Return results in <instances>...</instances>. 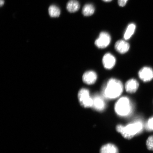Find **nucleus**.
Wrapping results in <instances>:
<instances>
[{
	"label": "nucleus",
	"instance_id": "nucleus-1",
	"mask_svg": "<svg viewBox=\"0 0 153 153\" xmlns=\"http://www.w3.org/2000/svg\"><path fill=\"white\" fill-rule=\"evenodd\" d=\"M123 85L119 80L114 79L109 80L103 86L102 96L105 98L114 99L119 97L123 91Z\"/></svg>",
	"mask_w": 153,
	"mask_h": 153
},
{
	"label": "nucleus",
	"instance_id": "nucleus-2",
	"mask_svg": "<svg viewBox=\"0 0 153 153\" xmlns=\"http://www.w3.org/2000/svg\"><path fill=\"white\" fill-rule=\"evenodd\" d=\"M143 128V124L140 121H137L124 126L118 125L117 126V131L121 134L124 138L131 139L137 134L140 133Z\"/></svg>",
	"mask_w": 153,
	"mask_h": 153
},
{
	"label": "nucleus",
	"instance_id": "nucleus-3",
	"mask_svg": "<svg viewBox=\"0 0 153 153\" xmlns=\"http://www.w3.org/2000/svg\"><path fill=\"white\" fill-rule=\"evenodd\" d=\"M132 109V105L127 97H123L120 98L115 105V111L120 116H128L131 113Z\"/></svg>",
	"mask_w": 153,
	"mask_h": 153
},
{
	"label": "nucleus",
	"instance_id": "nucleus-4",
	"mask_svg": "<svg viewBox=\"0 0 153 153\" xmlns=\"http://www.w3.org/2000/svg\"><path fill=\"white\" fill-rule=\"evenodd\" d=\"M78 99L80 104L85 108L92 107L93 100L92 97L90 95L88 90L83 88L80 90L78 93Z\"/></svg>",
	"mask_w": 153,
	"mask_h": 153
},
{
	"label": "nucleus",
	"instance_id": "nucleus-5",
	"mask_svg": "<svg viewBox=\"0 0 153 153\" xmlns=\"http://www.w3.org/2000/svg\"><path fill=\"white\" fill-rule=\"evenodd\" d=\"M111 41L110 34L106 32H102L100 34L99 37L96 40L95 44L99 48H104L109 45Z\"/></svg>",
	"mask_w": 153,
	"mask_h": 153
},
{
	"label": "nucleus",
	"instance_id": "nucleus-6",
	"mask_svg": "<svg viewBox=\"0 0 153 153\" xmlns=\"http://www.w3.org/2000/svg\"><path fill=\"white\" fill-rule=\"evenodd\" d=\"M92 97L93 100L92 108L99 111L104 110L106 107V103L104 97L98 94H95Z\"/></svg>",
	"mask_w": 153,
	"mask_h": 153
},
{
	"label": "nucleus",
	"instance_id": "nucleus-7",
	"mask_svg": "<svg viewBox=\"0 0 153 153\" xmlns=\"http://www.w3.org/2000/svg\"><path fill=\"white\" fill-rule=\"evenodd\" d=\"M139 78L143 82H149L153 78V70L149 67H144L139 73Z\"/></svg>",
	"mask_w": 153,
	"mask_h": 153
},
{
	"label": "nucleus",
	"instance_id": "nucleus-8",
	"mask_svg": "<svg viewBox=\"0 0 153 153\" xmlns=\"http://www.w3.org/2000/svg\"><path fill=\"white\" fill-rule=\"evenodd\" d=\"M116 59L110 53H107L103 57L102 63L105 68L108 69L113 68L115 65Z\"/></svg>",
	"mask_w": 153,
	"mask_h": 153
},
{
	"label": "nucleus",
	"instance_id": "nucleus-9",
	"mask_svg": "<svg viewBox=\"0 0 153 153\" xmlns=\"http://www.w3.org/2000/svg\"><path fill=\"white\" fill-rule=\"evenodd\" d=\"M97 78V74L93 71H88L83 74L82 79L84 83L87 85H91L94 84Z\"/></svg>",
	"mask_w": 153,
	"mask_h": 153
},
{
	"label": "nucleus",
	"instance_id": "nucleus-10",
	"mask_svg": "<svg viewBox=\"0 0 153 153\" xmlns=\"http://www.w3.org/2000/svg\"><path fill=\"white\" fill-rule=\"evenodd\" d=\"M130 48L129 44L123 40L117 42L115 45L116 51L120 53H124L128 51Z\"/></svg>",
	"mask_w": 153,
	"mask_h": 153
},
{
	"label": "nucleus",
	"instance_id": "nucleus-11",
	"mask_svg": "<svg viewBox=\"0 0 153 153\" xmlns=\"http://www.w3.org/2000/svg\"><path fill=\"white\" fill-rule=\"evenodd\" d=\"M139 84L138 82L135 79H131L126 82L125 89L128 93H133L135 92L138 89Z\"/></svg>",
	"mask_w": 153,
	"mask_h": 153
},
{
	"label": "nucleus",
	"instance_id": "nucleus-12",
	"mask_svg": "<svg viewBox=\"0 0 153 153\" xmlns=\"http://www.w3.org/2000/svg\"><path fill=\"white\" fill-rule=\"evenodd\" d=\"M100 152V153H119V151L115 145L112 143H108L101 147Z\"/></svg>",
	"mask_w": 153,
	"mask_h": 153
},
{
	"label": "nucleus",
	"instance_id": "nucleus-13",
	"mask_svg": "<svg viewBox=\"0 0 153 153\" xmlns=\"http://www.w3.org/2000/svg\"><path fill=\"white\" fill-rule=\"evenodd\" d=\"M80 4L76 0H70L67 3L66 8L69 12L74 13L76 12L80 8Z\"/></svg>",
	"mask_w": 153,
	"mask_h": 153
},
{
	"label": "nucleus",
	"instance_id": "nucleus-14",
	"mask_svg": "<svg viewBox=\"0 0 153 153\" xmlns=\"http://www.w3.org/2000/svg\"><path fill=\"white\" fill-rule=\"evenodd\" d=\"M136 26L134 24H131L128 26L124 35V39L128 40L130 39L134 33Z\"/></svg>",
	"mask_w": 153,
	"mask_h": 153
},
{
	"label": "nucleus",
	"instance_id": "nucleus-15",
	"mask_svg": "<svg viewBox=\"0 0 153 153\" xmlns=\"http://www.w3.org/2000/svg\"><path fill=\"white\" fill-rule=\"evenodd\" d=\"M95 8L93 5L87 4L84 6L82 9V13L85 16H89L94 13Z\"/></svg>",
	"mask_w": 153,
	"mask_h": 153
},
{
	"label": "nucleus",
	"instance_id": "nucleus-16",
	"mask_svg": "<svg viewBox=\"0 0 153 153\" xmlns=\"http://www.w3.org/2000/svg\"><path fill=\"white\" fill-rule=\"evenodd\" d=\"M49 13L52 18H57L60 16V10L58 7L55 5H51L49 7Z\"/></svg>",
	"mask_w": 153,
	"mask_h": 153
},
{
	"label": "nucleus",
	"instance_id": "nucleus-17",
	"mask_svg": "<svg viewBox=\"0 0 153 153\" xmlns=\"http://www.w3.org/2000/svg\"><path fill=\"white\" fill-rule=\"evenodd\" d=\"M145 127L147 131H153V117H151L148 120Z\"/></svg>",
	"mask_w": 153,
	"mask_h": 153
},
{
	"label": "nucleus",
	"instance_id": "nucleus-18",
	"mask_svg": "<svg viewBox=\"0 0 153 153\" xmlns=\"http://www.w3.org/2000/svg\"><path fill=\"white\" fill-rule=\"evenodd\" d=\"M146 145L149 150L153 151V136H151L147 139Z\"/></svg>",
	"mask_w": 153,
	"mask_h": 153
},
{
	"label": "nucleus",
	"instance_id": "nucleus-19",
	"mask_svg": "<svg viewBox=\"0 0 153 153\" xmlns=\"http://www.w3.org/2000/svg\"><path fill=\"white\" fill-rule=\"evenodd\" d=\"M128 0H118V4L120 7L125 6L127 4Z\"/></svg>",
	"mask_w": 153,
	"mask_h": 153
},
{
	"label": "nucleus",
	"instance_id": "nucleus-20",
	"mask_svg": "<svg viewBox=\"0 0 153 153\" xmlns=\"http://www.w3.org/2000/svg\"><path fill=\"white\" fill-rule=\"evenodd\" d=\"M4 0H0V5H1V7L4 4Z\"/></svg>",
	"mask_w": 153,
	"mask_h": 153
},
{
	"label": "nucleus",
	"instance_id": "nucleus-21",
	"mask_svg": "<svg viewBox=\"0 0 153 153\" xmlns=\"http://www.w3.org/2000/svg\"><path fill=\"white\" fill-rule=\"evenodd\" d=\"M103 1L106 2H109L112 1V0H102Z\"/></svg>",
	"mask_w": 153,
	"mask_h": 153
}]
</instances>
